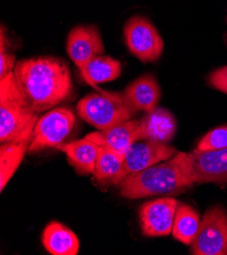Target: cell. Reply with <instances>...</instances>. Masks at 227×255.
<instances>
[{"instance_id": "obj_17", "label": "cell", "mask_w": 227, "mask_h": 255, "mask_svg": "<svg viewBox=\"0 0 227 255\" xmlns=\"http://www.w3.org/2000/svg\"><path fill=\"white\" fill-rule=\"evenodd\" d=\"M120 74L121 63L118 60L110 56L97 55L89 61L84 74H82V78L88 85L98 91V93L107 95L110 92L103 91L97 85L112 82L118 79Z\"/></svg>"}, {"instance_id": "obj_22", "label": "cell", "mask_w": 227, "mask_h": 255, "mask_svg": "<svg viewBox=\"0 0 227 255\" xmlns=\"http://www.w3.org/2000/svg\"><path fill=\"white\" fill-rule=\"evenodd\" d=\"M207 81L210 87L227 95V65L212 71Z\"/></svg>"}, {"instance_id": "obj_11", "label": "cell", "mask_w": 227, "mask_h": 255, "mask_svg": "<svg viewBox=\"0 0 227 255\" xmlns=\"http://www.w3.org/2000/svg\"><path fill=\"white\" fill-rule=\"evenodd\" d=\"M191 173L195 183H227V147L219 150L189 152Z\"/></svg>"}, {"instance_id": "obj_3", "label": "cell", "mask_w": 227, "mask_h": 255, "mask_svg": "<svg viewBox=\"0 0 227 255\" xmlns=\"http://www.w3.org/2000/svg\"><path fill=\"white\" fill-rule=\"evenodd\" d=\"M38 112L23 96L13 72L0 79V141L31 140Z\"/></svg>"}, {"instance_id": "obj_21", "label": "cell", "mask_w": 227, "mask_h": 255, "mask_svg": "<svg viewBox=\"0 0 227 255\" xmlns=\"http://www.w3.org/2000/svg\"><path fill=\"white\" fill-rule=\"evenodd\" d=\"M227 147V125L219 126L202 137L197 145L201 151L219 150Z\"/></svg>"}, {"instance_id": "obj_20", "label": "cell", "mask_w": 227, "mask_h": 255, "mask_svg": "<svg viewBox=\"0 0 227 255\" xmlns=\"http://www.w3.org/2000/svg\"><path fill=\"white\" fill-rule=\"evenodd\" d=\"M200 224V215L194 208L186 203H179L171 234L175 240L191 246L197 236Z\"/></svg>"}, {"instance_id": "obj_14", "label": "cell", "mask_w": 227, "mask_h": 255, "mask_svg": "<svg viewBox=\"0 0 227 255\" xmlns=\"http://www.w3.org/2000/svg\"><path fill=\"white\" fill-rule=\"evenodd\" d=\"M176 132L173 114L161 107L146 113L140 119V140H155L168 143Z\"/></svg>"}, {"instance_id": "obj_4", "label": "cell", "mask_w": 227, "mask_h": 255, "mask_svg": "<svg viewBox=\"0 0 227 255\" xmlns=\"http://www.w3.org/2000/svg\"><path fill=\"white\" fill-rule=\"evenodd\" d=\"M79 115L98 130H106L117 124L131 120L135 114L125 104L122 96L93 93L79 101Z\"/></svg>"}, {"instance_id": "obj_5", "label": "cell", "mask_w": 227, "mask_h": 255, "mask_svg": "<svg viewBox=\"0 0 227 255\" xmlns=\"http://www.w3.org/2000/svg\"><path fill=\"white\" fill-rule=\"evenodd\" d=\"M124 41L130 52L143 63L157 61L164 48V42L155 25L148 18L136 15L123 28Z\"/></svg>"}, {"instance_id": "obj_18", "label": "cell", "mask_w": 227, "mask_h": 255, "mask_svg": "<svg viewBox=\"0 0 227 255\" xmlns=\"http://www.w3.org/2000/svg\"><path fill=\"white\" fill-rule=\"evenodd\" d=\"M123 156L115 150L100 145L94 173L95 179L101 184H119L123 179Z\"/></svg>"}, {"instance_id": "obj_8", "label": "cell", "mask_w": 227, "mask_h": 255, "mask_svg": "<svg viewBox=\"0 0 227 255\" xmlns=\"http://www.w3.org/2000/svg\"><path fill=\"white\" fill-rule=\"evenodd\" d=\"M179 200L160 197L145 202L139 210L142 232L147 237H163L172 232Z\"/></svg>"}, {"instance_id": "obj_10", "label": "cell", "mask_w": 227, "mask_h": 255, "mask_svg": "<svg viewBox=\"0 0 227 255\" xmlns=\"http://www.w3.org/2000/svg\"><path fill=\"white\" fill-rule=\"evenodd\" d=\"M176 149L168 143L155 140H137L123 156L122 178L143 171L151 166L172 158ZM122 179V180H123Z\"/></svg>"}, {"instance_id": "obj_7", "label": "cell", "mask_w": 227, "mask_h": 255, "mask_svg": "<svg viewBox=\"0 0 227 255\" xmlns=\"http://www.w3.org/2000/svg\"><path fill=\"white\" fill-rule=\"evenodd\" d=\"M75 125L73 112L66 107H59L47 112L39 118L30 140L28 152H35L47 147H56L72 132Z\"/></svg>"}, {"instance_id": "obj_2", "label": "cell", "mask_w": 227, "mask_h": 255, "mask_svg": "<svg viewBox=\"0 0 227 255\" xmlns=\"http://www.w3.org/2000/svg\"><path fill=\"white\" fill-rule=\"evenodd\" d=\"M194 184L189 154L178 151L166 161L125 177L119 183V192L129 199L173 196L184 193Z\"/></svg>"}, {"instance_id": "obj_1", "label": "cell", "mask_w": 227, "mask_h": 255, "mask_svg": "<svg viewBox=\"0 0 227 255\" xmlns=\"http://www.w3.org/2000/svg\"><path fill=\"white\" fill-rule=\"evenodd\" d=\"M13 74L21 93L38 113L59 105L73 91L69 69L59 58L21 59L16 62Z\"/></svg>"}, {"instance_id": "obj_15", "label": "cell", "mask_w": 227, "mask_h": 255, "mask_svg": "<svg viewBox=\"0 0 227 255\" xmlns=\"http://www.w3.org/2000/svg\"><path fill=\"white\" fill-rule=\"evenodd\" d=\"M56 149L64 152L70 165L78 173L94 175L100 145L84 137L67 143H60Z\"/></svg>"}, {"instance_id": "obj_16", "label": "cell", "mask_w": 227, "mask_h": 255, "mask_svg": "<svg viewBox=\"0 0 227 255\" xmlns=\"http://www.w3.org/2000/svg\"><path fill=\"white\" fill-rule=\"evenodd\" d=\"M45 249L52 255H77L80 241L70 229L58 222H51L46 226L42 234Z\"/></svg>"}, {"instance_id": "obj_23", "label": "cell", "mask_w": 227, "mask_h": 255, "mask_svg": "<svg viewBox=\"0 0 227 255\" xmlns=\"http://www.w3.org/2000/svg\"><path fill=\"white\" fill-rule=\"evenodd\" d=\"M15 64V56L10 54L4 47H0V79L13 72Z\"/></svg>"}, {"instance_id": "obj_12", "label": "cell", "mask_w": 227, "mask_h": 255, "mask_svg": "<svg viewBox=\"0 0 227 255\" xmlns=\"http://www.w3.org/2000/svg\"><path fill=\"white\" fill-rule=\"evenodd\" d=\"M123 101L134 112L154 111L161 99L160 86L152 74H144L124 89L121 94Z\"/></svg>"}, {"instance_id": "obj_6", "label": "cell", "mask_w": 227, "mask_h": 255, "mask_svg": "<svg viewBox=\"0 0 227 255\" xmlns=\"http://www.w3.org/2000/svg\"><path fill=\"white\" fill-rule=\"evenodd\" d=\"M194 255H227V211L215 206L204 214L191 244Z\"/></svg>"}, {"instance_id": "obj_9", "label": "cell", "mask_w": 227, "mask_h": 255, "mask_svg": "<svg viewBox=\"0 0 227 255\" xmlns=\"http://www.w3.org/2000/svg\"><path fill=\"white\" fill-rule=\"evenodd\" d=\"M66 51L69 58L78 66L81 75L91 59L105 52V47L99 29L93 24L74 27L66 40Z\"/></svg>"}, {"instance_id": "obj_13", "label": "cell", "mask_w": 227, "mask_h": 255, "mask_svg": "<svg viewBox=\"0 0 227 255\" xmlns=\"http://www.w3.org/2000/svg\"><path fill=\"white\" fill-rule=\"evenodd\" d=\"M86 138L124 155L134 142L140 140V120H128L106 130L90 133Z\"/></svg>"}, {"instance_id": "obj_19", "label": "cell", "mask_w": 227, "mask_h": 255, "mask_svg": "<svg viewBox=\"0 0 227 255\" xmlns=\"http://www.w3.org/2000/svg\"><path fill=\"white\" fill-rule=\"evenodd\" d=\"M30 140L5 142L0 146V190H4L28 151Z\"/></svg>"}]
</instances>
